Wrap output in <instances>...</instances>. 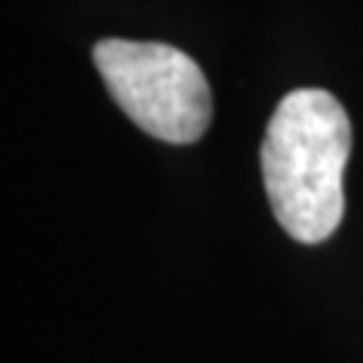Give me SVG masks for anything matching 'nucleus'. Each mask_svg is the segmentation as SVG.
<instances>
[{
	"label": "nucleus",
	"mask_w": 363,
	"mask_h": 363,
	"mask_svg": "<svg viewBox=\"0 0 363 363\" xmlns=\"http://www.w3.org/2000/svg\"><path fill=\"white\" fill-rule=\"evenodd\" d=\"M348 157L351 121L330 91L300 88L276 106L260 169L272 215L291 240L315 245L333 236L345 215Z\"/></svg>",
	"instance_id": "nucleus-1"
},
{
	"label": "nucleus",
	"mask_w": 363,
	"mask_h": 363,
	"mask_svg": "<svg viewBox=\"0 0 363 363\" xmlns=\"http://www.w3.org/2000/svg\"><path fill=\"white\" fill-rule=\"evenodd\" d=\"M94 67L136 128L173 145L197 143L212 121V91L197 61L164 43L100 40Z\"/></svg>",
	"instance_id": "nucleus-2"
}]
</instances>
